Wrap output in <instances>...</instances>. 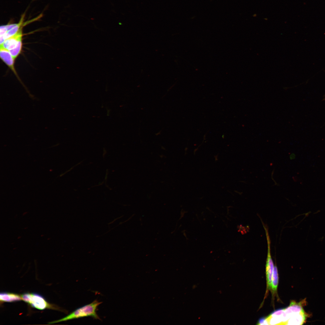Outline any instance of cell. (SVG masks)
Wrapping results in <instances>:
<instances>
[{
  "instance_id": "cell-1",
  "label": "cell",
  "mask_w": 325,
  "mask_h": 325,
  "mask_svg": "<svg viewBox=\"0 0 325 325\" xmlns=\"http://www.w3.org/2000/svg\"><path fill=\"white\" fill-rule=\"evenodd\" d=\"M101 303L97 300L91 303L79 308L66 316L58 320L50 323H53L66 321L84 317H91L96 319L101 320L96 312L98 306Z\"/></svg>"
},
{
  "instance_id": "cell-2",
  "label": "cell",
  "mask_w": 325,
  "mask_h": 325,
  "mask_svg": "<svg viewBox=\"0 0 325 325\" xmlns=\"http://www.w3.org/2000/svg\"><path fill=\"white\" fill-rule=\"evenodd\" d=\"M21 297L23 301L32 307L39 310L46 308L60 309L49 303L42 296L38 294L26 293L22 294Z\"/></svg>"
},
{
  "instance_id": "cell-3",
  "label": "cell",
  "mask_w": 325,
  "mask_h": 325,
  "mask_svg": "<svg viewBox=\"0 0 325 325\" xmlns=\"http://www.w3.org/2000/svg\"><path fill=\"white\" fill-rule=\"evenodd\" d=\"M24 17L22 16L18 23L8 24L1 26L0 45H2L6 39L14 35L22 29Z\"/></svg>"
},
{
  "instance_id": "cell-4",
  "label": "cell",
  "mask_w": 325,
  "mask_h": 325,
  "mask_svg": "<svg viewBox=\"0 0 325 325\" xmlns=\"http://www.w3.org/2000/svg\"><path fill=\"white\" fill-rule=\"evenodd\" d=\"M265 231L268 244V254L266 265V274L267 280L266 293L271 290V285L274 269V264L271 258L270 250V240L268 229L264 227Z\"/></svg>"
},
{
  "instance_id": "cell-5",
  "label": "cell",
  "mask_w": 325,
  "mask_h": 325,
  "mask_svg": "<svg viewBox=\"0 0 325 325\" xmlns=\"http://www.w3.org/2000/svg\"><path fill=\"white\" fill-rule=\"evenodd\" d=\"M22 29L14 35L6 39L0 46L9 51L15 49L20 45L22 44Z\"/></svg>"
},
{
  "instance_id": "cell-6",
  "label": "cell",
  "mask_w": 325,
  "mask_h": 325,
  "mask_svg": "<svg viewBox=\"0 0 325 325\" xmlns=\"http://www.w3.org/2000/svg\"><path fill=\"white\" fill-rule=\"evenodd\" d=\"M304 301H303L299 302H296L295 301H292L289 305L286 308H284L287 321L290 317L305 312L302 305Z\"/></svg>"
},
{
  "instance_id": "cell-7",
  "label": "cell",
  "mask_w": 325,
  "mask_h": 325,
  "mask_svg": "<svg viewBox=\"0 0 325 325\" xmlns=\"http://www.w3.org/2000/svg\"><path fill=\"white\" fill-rule=\"evenodd\" d=\"M0 56L2 60L8 66L15 75L18 77L14 67L15 59L8 50L0 46Z\"/></svg>"
},
{
  "instance_id": "cell-8",
  "label": "cell",
  "mask_w": 325,
  "mask_h": 325,
  "mask_svg": "<svg viewBox=\"0 0 325 325\" xmlns=\"http://www.w3.org/2000/svg\"><path fill=\"white\" fill-rule=\"evenodd\" d=\"M22 299L21 296L17 294L6 292L0 293V300L2 302H14L20 301Z\"/></svg>"
},
{
  "instance_id": "cell-9",
  "label": "cell",
  "mask_w": 325,
  "mask_h": 325,
  "mask_svg": "<svg viewBox=\"0 0 325 325\" xmlns=\"http://www.w3.org/2000/svg\"><path fill=\"white\" fill-rule=\"evenodd\" d=\"M278 280L277 269V266H275L274 268L271 285V290L273 294L277 292Z\"/></svg>"
},
{
  "instance_id": "cell-10",
  "label": "cell",
  "mask_w": 325,
  "mask_h": 325,
  "mask_svg": "<svg viewBox=\"0 0 325 325\" xmlns=\"http://www.w3.org/2000/svg\"><path fill=\"white\" fill-rule=\"evenodd\" d=\"M257 324L258 325H269L266 317H262L260 318Z\"/></svg>"
}]
</instances>
